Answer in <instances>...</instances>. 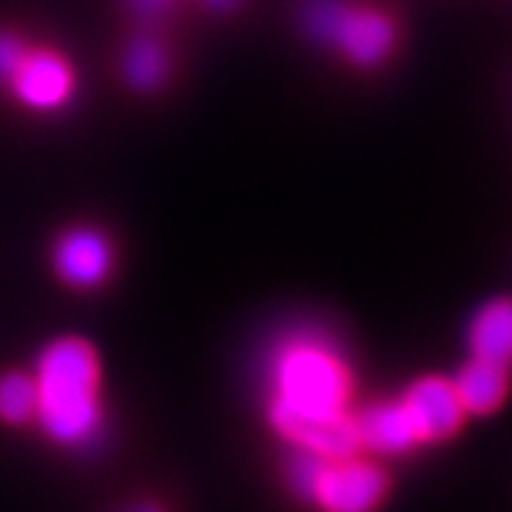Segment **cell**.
<instances>
[{
    "mask_svg": "<svg viewBox=\"0 0 512 512\" xmlns=\"http://www.w3.org/2000/svg\"><path fill=\"white\" fill-rule=\"evenodd\" d=\"M452 387H455V395H458L460 408H463L465 413L486 416V413L497 411L499 405H502V400H505L507 366L471 358V361L460 369L458 377L452 379Z\"/></svg>",
    "mask_w": 512,
    "mask_h": 512,
    "instance_id": "9c48e42d",
    "label": "cell"
},
{
    "mask_svg": "<svg viewBox=\"0 0 512 512\" xmlns=\"http://www.w3.org/2000/svg\"><path fill=\"white\" fill-rule=\"evenodd\" d=\"M6 87L14 97L32 110H55L66 105L74 92V71L61 53L27 45Z\"/></svg>",
    "mask_w": 512,
    "mask_h": 512,
    "instance_id": "5b68a950",
    "label": "cell"
},
{
    "mask_svg": "<svg viewBox=\"0 0 512 512\" xmlns=\"http://www.w3.org/2000/svg\"><path fill=\"white\" fill-rule=\"evenodd\" d=\"M387 492L382 468L351 458L324 460L311 484L306 502H317L324 512H371Z\"/></svg>",
    "mask_w": 512,
    "mask_h": 512,
    "instance_id": "277c9868",
    "label": "cell"
},
{
    "mask_svg": "<svg viewBox=\"0 0 512 512\" xmlns=\"http://www.w3.org/2000/svg\"><path fill=\"white\" fill-rule=\"evenodd\" d=\"M301 27L353 66H379L398 45V21L371 0H304Z\"/></svg>",
    "mask_w": 512,
    "mask_h": 512,
    "instance_id": "3957f363",
    "label": "cell"
},
{
    "mask_svg": "<svg viewBox=\"0 0 512 512\" xmlns=\"http://www.w3.org/2000/svg\"><path fill=\"white\" fill-rule=\"evenodd\" d=\"M131 512H160V510H155V507H136V510Z\"/></svg>",
    "mask_w": 512,
    "mask_h": 512,
    "instance_id": "2e32d148",
    "label": "cell"
},
{
    "mask_svg": "<svg viewBox=\"0 0 512 512\" xmlns=\"http://www.w3.org/2000/svg\"><path fill=\"white\" fill-rule=\"evenodd\" d=\"M121 71L134 89H157L170 71L168 50L152 34H139L121 55Z\"/></svg>",
    "mask_w": 512,
    "mask_h": 512,
    "instance_id": "8fae6325",
    "label": "cell"
},
{
    "mask_svg": "<svg viewBox=\"0 0 512 512\" xmlns=\"http://www.w3.org/2000/svg\"><path fill=\"white\" fill-rule=\"evenodd\" d=\"M512 351V311L507 301H494L471 324V356L507 366Z\"/></svg>",
    "mask_w": 512,
    "mask_h": 512,
    "instance_id": "30bf717a",
    "label": "cell"
},
{
    "mask_svg": "<svg viewBox=\"0 0 512 512\" xmlns=\"http://www.w3.org/2000/svg\"><path fill=\"white\" fill-rule=\"evenodd\" d=\"M272 405L298 413H345L351 400V371L330 345L298 337L272 361Z\"/></svg>",
    "mask_w": 512,
    "mask_h": 512,
    "instance_id": "7a4b0ae2",
    "label": "cell"
},
{
    "mask_svg": "<svg viewBox=\"0 0 512 512\" xmlns=\"http://www.w3.org/2000/svg\"><path fill=\"white\" fill-rule=\"evenodd\" d=\"M178 0H126V6L142 21H160L176 8Z\"/></svg>",
    "mask_w": 512,
    "mask_h": 512,
    "instance_id": "5bb4252c",
    "label": "cell"
},
{
    "mask_svg": "<svg viewBox=\"0 0 512 512\" xmlns=\"http://www.w3.org/2000/svg\"><path fill=\"white\" fill-rule=\"evenodd\" d=\"M40 421L58 445H84L102 424L100 364L95 348L79 337H61L45 348L34 374Z\"/></svg>",
    "mask_w": 512,
    "mask_h": 512,
    "instance_id": "6da1fadb",
    "label": "cell"
},
{
    "mask_svg": "<svg viewBox=\"0 0 512 512\" xmlns=\"http://www.w3.org/2000/svg\"><path fill=\"white\" fill-rule=\"evenodd\" d=\"M204 11L209 14H217V16H225V14H233L238 8L243 6V0H196Z\"/></svg>",
    "mask_w": 512,
    "mask_h": 512,
    "instance_id": "9a60e30c",
    "label": "cell"
},
{
    "mask_svg": "<svg viewBox=\"0 0 512 512\" xmlns=\"http://www.w3.org/2000/svg\"><path fill=\"white\" fill-rule=\"evenodd\" d=\"M37 411V384L34 377L11 371L0 377V418L6 424H27Z\"/></svg>",
    "mask_w": 512,
    "mask_h": 512,
    "instance_id": "7c38bea8",
    "label": "cell"
},
{
    "mask_svg": "<svg viewBox=\"0 0 512 512\" xmlns=\"http://www.w3.org/2000/svg\"><path fill=\"white\" fill-rule=\"evenodd\" d=\"M353 429H356L358 447H369L374 452H398L411 450L418 445V437L413 432L411 418L405 413L403 403H374L364 411L353 413Z\"/></svg>",
    "mask_w": 512,
    "mask_h": 512,
    "instance_id": "ba28073f",
    "label": "cell"
},
{
    "mask_svg": "<svg viewBox=\"0 0 512 512\" xmlns=\"http://www.w3.org/2000/svg\"><path fill=\"white\" fill-rule=\"evenodd\" d=\"M24 48H27V42L21 40L19 34L0 29V84H6Z\"/></svg>",
    "mask_w": 512,
    "mask_h": 512,
    "instance_id": "4fadbf2b",
    "label": "cell"
},
{
    "mask_svg": "<svg viewBox=\"0 0 512 512\" xmlns=\"http://www.w3.org/2000/svg\"><path fill=\"white\" fill-rule=\"evenodd\" d=\"M110 243L92 228H74L55 243L53 267L74 288H95L110 272Z\"/></svg>",
    "mask_w": 512,
    "mask_h": 512,
    "instance_id": "52a82bcc",
    "label": "cell"
},
{
    "mask_svg": "<svg viewBox=\"0 0 512 512\" xmlns=\"http://www.w3.org/2000/svg\"><path fill=\"white\" fill-rule=\"evenodd\" d=\"M405 413L411 418L413 432L421 442H442L452 437L463 424V408L455 395V387L447 379L424 377L413 382L400 398Z\"/></svg>",
    "mask_w": 512,
    "mask_h": 512,
    "instance_id": "8992f818",
    "label": "cell"
}]
</instances>
